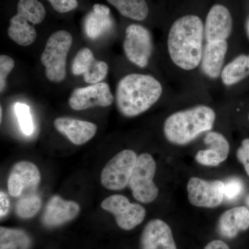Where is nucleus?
<instances>
[{
	"label": "nucleus",
	"instance_id": "obj_37",
	"mask_svg": "<svg viewBox=\"0 0 249 249\" xmlns=\"http://www.w3.org/2000/svg\"></svg>",
	"mask_w": 249,
	"mask_h": 249
},
{
	"label": "nucleus",
	"instance_id": "obj_35",
	"mask_svg": "<svg viewBox=\"0 0 249 249\" xmlns=\"http://www.w3.org/2000/svg\"><path fill=\"white\" fill-rule=\"evenodd\" d=\"M247 33H248V35L249 36V18L248 19V21L247 22Z\"/></svg>",
	"mask_w": 249,
	"mask_h": 249
},
{
	"label": "nucleus",
	"instance_id": "obj_26",
	"mask_svg": "<svg viewBox=\"0 0 249 249\" xmlns=\"http://www.w3.org/2000/svg\"><path fill=\"white\" fill-rule=\"evenodd\" d=\"M16 206V213L18 217L29 219L34 217L41 208V199L34 192L22 194Z\"/></svg>",
	"mask_w": 249,
	"mask_h": 249
},
{
	"label": "nucleus",
	"instance_id": "obj_21",
	"mask_svg": "<svg viewBox=\"0 0 249 249\" xmlns=\"http://www.w3.org/2000/svg\"><path fill=\"white\" fill-rule=\"evenodd\" d=\"M8 35L18 45L27 47L35 42L37 33L34 25L16 14L10 19Z\"/></svg>",
	"mask_w": 249,
	"mask_h": 249
},
{
	"label": "nucleus",
	"instance_id": "obj_31",
	"mask_svg": "<svg viewBox=\"0 0 249 249\" xmlns=\"http://www.w3.org/2000/svg\"><path fill=\"white\" fill-rule=\"evenodd\" d=\"M52 7L59 13H67L76 9L78 6L77 0H48Z\"/></svg>",
	"mask_w": 249,
	"mask_h": 249
},
{
	"label": "nucleus",
	"instance_id": "obj_16",
	"mask_svg": "<svg viewBox=\"0 0 249 249\" xmlns=\"http://www.w3.org/2000/svg\"><path fill=\"white\" fill-rule=\"evenodd\" d=\"M204 142L209 146L196 153V160L205 166H217L227 160L230 152V145L223 134L210 132L205 137Z\"/></svg>",
	"mask_w": 249,
	"mask_h": 249
},
{
	"label": "nucleus",
	"instance_id": "obj_11",
	"mask_svg": "<svg viewBox=\"0 0 249 249\" xmlns=\"http://www.w3.org/2000/svg\"><path fill=\"white\" fill-rule=\"evenodd\" d=\"M38 168L34 163L27 160L18 162L14 165L8 178V191L10 196L18 197L23 194L36 191L40 182Z\"/></svg>",
	"mask_w": 249,
	"mask_h": 249
},
{
	"label": "nucleus",
	"instance_id": "obj_9",
	"mask_svg": "<svg viewBox=\"0 0 249 249\" xmlns=\"http://www.w3.org/2000/svg\"><path fill=\"white\" fill-rule=\"evenodd\" d=\"M188 200L196 207L213 209L224 199V182L220 180L206 181L192 178L187 185Z\"/></svg>",
	"mask_w": 249,
	"mask_h": 249
},
{
	"label": "nucleus",
	"instance_id": "obj_32",
	"mask_svg": "<svg viewBox=\"0 0 249 249\" xmlns=\"http://www.w3.org/2000/svg\"><path fill=\"white\" fill-rule=\"evenodd\" d=\"M10 209V200L9 196L1 191L0 193V217L1 219L6 217L9 213Z\"/></svg>",
	"mask_w": 249,
	"mask_h": 249
},
{
	"label": "nucleus",
	"instance_id": "obj_23",
	"mask_svg": "<svg viewBox=\"0 0 249 249\" xmlns=\"http://www.w3.org/2000/svg\"><path fill=\"white\" fill-rule=\"evenodd\" d=\"M124 17L134 20H143L148 15L145 0H107Z\"/></svg>",
	"mask_w": 249,
	"mask_h": 249
},
{
	"label": "nucleus",
	"instance_id": "obj_18",
	"mask_svg": "<svg viewBox=\"0 0 249 249\" xmlns=\"http://www.w3.org/2000/svg\"><path fill=\"white\" fill-rule=\"evenodd\" d=\"M227 51V40L207 42L201 62V70L206 76L213 79L221 76Z\"/></svg>",
	"mask_w": 249,
	"mask_h": 249
},
{
	"label": "nucleus",
	"instance_id": "obj_36",
	"mask_svg": "<svg viewBox=\"0 0 249 249\" xmlns=\"http://www.w3.org/2000/svg\"><path fill=\"white\" fill-rule=\"evenodd\" d=\"M247 206H248L249 210V196H248V197H247Z\"/></svg>",
	"mask_w": 249,
	"mask_h": 249
},
{
	"label": "nucleus",
	"instance_id": "obj_2",
	"mask_svg": "<svg viewBox=\"0 0 249 249\" xmlns=\"http://www.w3.org/2000/svg\"><path fill=\"white\" fill-rule=\"evenodd\" d=\"M163 92L160 82L150 75L130 73L119 82L116 99L118 109L126 117L148 110Z\"/></svg>",
	"mask_w": 249,
	"mask_h": 249
},
{
	"label": "nucleus",
	"instance_id": "obj_12",
	"mask_svg": "<svg viewBox=\"0 0 249 249\" xmlns=\"http://www.w3.org/2000/svg\"><path fill=\"white\" fill-rule=\"evenodd\" d=\"M71 70L76 76L83 74L85 81L92 85L105 79L109 67L106 62L96 60L89 49L83 48L78 51L75 56Z\"/></svg>",
	"mask_w": 249,
	"mask_h": 249
},
{
	"label": "nucleus",
	"instance_id": "obj_10",
	"mask_svg": "<svg viewBox=\"0 0 249 249\" xmlns=\"http://www.w3.org/2000/svg\"><path fill=\"white\" fill-rule=\"evenodd\" d=\"M114 101L109 85L98 83L78 88L71 93L69 105L74 110H85L93 107H108Z\"/></svg>",
	"mask_w": 249,
	"mask_h": 249
},
{
	"label": "nucleus",
	"instance_id": "obj_4",
	"mask_svg": "<svg viewBox=\"0 0 249 249\" xmlns=\"http://www.w3.org/2000/svg\"><path fill=\"white\" fill-rule=\"evenodd\" d=\"M72 42L71 34L64 30L55 31L47 40L40 60L45 67L46 77L49 81L61 83L65 80L67 54Z\"/></svg>",
	"mask_w": 249,
	"mask_h": 249
},
{
	"label": "nucleus",
	"instance_id": "obj_13",
	"mask_svg": "<svg viewBox=\"0 0 249 249\" xmlns=\"http://www.w3.org/2000/svg\"><path fill=\"white\" fill-rule=\"evenodd\" d=\"M232 29V19L229 9L220 4L213 6L205 24L204 36L207 42L227 40Z\"/></svg>",
	"mask_w": 249,
	"mask_h": 249
},
{
	"label": "nucleus",
	"instance_id": "obj_30",
	"mask_svg": "<svg viewBox=\"0 0 249 249\" xmlns=\"http://www.w3.org/2000/svg\"><path fill=\"white\" fill-rule=\"evenodd\" d=\"M236 156L239 161L244 165L246 173L249 177V139H245L242 141Z\"/></svg>",
	"mask_w": 249,
	"mask_h": 249
},
{
	"label": "nucleus",
	"instance_id": "obj_6",
	"mask_svg": "<svg viewBox=\"0 0 249 249\" xmlns=\"http://www.w3.org/2000/svg\"><path fill=\"white\" fill-rule=\"evenodd\" d=\"M137 154L124 150L107 162L101 175V183L111 191H119L129 185L131 175L137 162Z\"/></svg>",
	"mask_w": 249,
	"mask_h": 249
},
{
	"label": "nucleus",
	"instance_id": "obj_17",
	"mask_svg": "<svg viewBox=\"0 0 249 249\" xmlns=\"http://www.w3.org/2000/svg\"><path fill=\"white\" fill-rule=\"evenodd\" d=\"M54 126L72 143L77 145L89 142L97 132V126L93 123L70 117L58 118L54 121Z\"/></svg>",
	"mask_w": 249,
	"mask_h": 249
},
{
	"label": "nucleus",
	"instance_id": "obj_14",
	"mask_svg": "<svg viewBox=\"0 0 249 249\" xmlns=\"http://www.w3.org/2000/svg\"><path fill=\"white\" fill-rule=\"evenodd\" d=\"M141 249H178L169 225L159 219L147 223L141 237Z\"/></svg>",
	"mask_w": 249,
	"mask_h": 249
},
{
	"label": "nucleus",
	"instance_id": "obj_20",
	"mask_svg": "<svg viewBox=\"0 0 249 249\" xmlns=\"http://www.w3.org/2000/svg\"><path fill=\"white\" fill-rule=\"evenodd\" d=\"M110 9L106 5H93L92 12L85 19V29L87 35L91 39H96L112 27Z\"/></svg>",
	"mask_w": 249,
	"mask_h": 249
},
{
	"label": "nucleus",
	"instance_id": "obj_33",
	"mask_svg": "<svg viewBox=\"0 0 249 249\" xmlns=\"http://www.w3.org/2000/svg\"><path fill=\"white\" fill-rule=\"evenodd\" d=\"M204 249H230L227 243L222 240H215L211 241Z\"/></svg>",
	"mask_w": 249,
	"mask_h": 249
},
{
	"label": "nucleus",
	"instance_id": "obj_27",
	"mask_svg": "<svg viewBox=\"0 0 249 249\" xmlns=\"http://www.w3.org/2000/svg\"><path fill=\"white\" fill-rule=\"evenodd\" d=\"M14 109L21 130L26 135H31L34 127L30 107L24 103H17L15 104Z\"/></svg>",
	"mask_w": 249,
	"mask_h": 249
},
{
	"label": "nucleus",
	"instance_id": "obj_15",
	"mask_svg": "<svg viewBox=\"0 0 249 249\" xmlns=\"http://www.w3.org/2000/svg\"><path fill=\"white\" fill-rule=\"evenodd\" d=\"M79 205L73 201H66L60 196L51 198L46 206L42 224L47 227H56L73 220L79 214Z\"/></svg>",
	"mask_w": 249,
	"mask_h": 249
},
{
	"label": "nucleus",
	"instance_id": "obj_1",
	"mask_svg": "<svg viewBox=\"0 0 249 249\" xmlns=\"http://www.w3.org/2000/svg\"><path fill=\"white\" fill-rule=\"evenodd\" d=\"M204 28L198 16L188 15L178 18L170 28L168 49L175 65L186 71L201 64Z\"/></svg>",
	"mask_w": 249,
	"mask_h": 249
},
{
	"label": "nucleus",
	"instance_id": "obj_19",
	"mask_svg": "<svg viewBox=\"0 0 249 249\" xmlns=\"http://www.w3.org/2000/svg\"><path fill=\"white\" fill-rule=\"evenodd\" d=\"M249 228V210L245 206H237L228 210L219 217L218 229L223 237L232 239L239 232Z\"/></svg>",
	"mask_w": 249,
	"mask_h": 249
},
{
	"label": "nucleus",
	"instance_id": "obj_24",
	"mask_svg": "<svg viewBox=\"0 0 249 249\" xmlns=\"http://www.w3.org/2000/svg\"><path fill=\"white\" fill-rule=\"evenodd\" d=\"M31 240L21 229L0 228V249H30Z\"/></svg>",
	"mask_w": 249,
	"mask_h": 249
},
{
	"label": "nucleus",
	"instance_id": "obj_25",
	"mask_svg": "<svg viewBox=\"0 0 249 249\" xmlns=\"http://www.w3.org/2000/svg\"><path fill=\"white\" fill-rule=\"evenodd\" d=\"M17 15L32 25L40 24L45 19L46 10L38 0H19Z\"/></svg>",
	"mask_w": 249,
	"mask_h": 249
},
{
	"label": "nucleus",
	"instance_id": "obj_28",
	"mask_svg": "<svg viewBox=\"0 0 249 249\" xmlns=\"http://www.w3.org/2000/svg\"><path fill=\"white\" fill-rule=\"evenodd\" d=\"M245 190L244 183L238 178H231L224 183V198L227 200H235Z\"/></svg>",
	"mask_w": 249,
	"mask_h": 249
},
{
	"label": "nucleus",
	"instance_id": "obj_8",
	"mask_svg": "<svg viewBox=\"0 0 249 249\" xmlns=\"http://www.w3.org/2000/svg\"><path fill=\"white\" fill-rule=\"evenodd\" d=\"M101 207L112 214L118 226L125 231L137 227L146 214L142 205L130 203L126 196L121 195H114L106 198L101 204Z\"/></svg>",
	"mask_w": 249,
	"mask_h": 249
},
{
	"label": "nucleus",
	"instance_id": "obj_22",
	"mask_svg": "<svg viewBox=\"0 0 249 249\" xmlns=\"http://www.w3.org/2000/svg\"><path fill=\"white\" fill-rule=\"evenodd\" d=\"M249 76V54H242L223 69L221 78L227 86L237 84Z\"/></svg>",
	"mask_w": 249,
	"mask_h": 249
},
{
	"label": "nucleus",
	"instance_id": "obj_5",
	"mask_svg": "<svg viewBox=\"0 0 249 249\" xmlns=\"http://www.w3.org/2000/svg\"><path fill=\"white\" fill-rule=\"evenodd\" d=\"M157 164L150 154L139 155L130 177L129 186L137 201L149 204L157 199L159 188L154 182Z\"/></svg>",
	"mask_w": 249,
	"mask_h": 249
},
{
	"label": "nucleus",
	"instance_id": "obj_34",
	"mask_svg": "<svg viewBox=\"0 0 249 249\" xmlns=\"http://www.w3.org/2000/svg\"><path fill=\"white\" fill-rule=\"evenodd\" d=\"M0 121H1H1H2V108H0Z\"/></svg>",
	"mask_w": 249,
	"mask_h": 249
},
{
	"label": "nucleus",
	"instance_id": "obj_3",
	"mask_svg": "<svg viewBox=\"0 0 249 249\" xmlns=\"http://www.w3.org/2000/svg\"><path fill=\"white\" fill-rule=\"evenodd\" d=\"M215 118L213 109L206 106L177 111L165 121L163 133L171 143L186 145L204 132L211 130Z\"/></svg>",
	"mask_w": 249,
	"mask_h": 249
},
{
	"label": "nucleus",
	"instance_id": "obj_7",
	"mask_svg": "<svg viewBox=\"0 0 249 249\" xmlns=\"http://www.w3.org/2000/svg\"><path fill=\"white\" fill-rule=\"evenodd\" d=\"M124 53L129 61L142 68L148 65L153 51L150 31L139 24H131L125 31Z\"/></svg>",
	"mask_w": 249,
	"mask_h": 249
},
{
	"label": "nucleus",
	"instance_id": "obj_29",
	"mask_svg": "<svg viewBox=\"0 0 249 249\" xmlns=\"http://www.w3.org/2000/svg\"><path fill=\"white\" fill-rule=\"evenodd\" d=\"M15 67L14 59L9 55L0 56V91L3 92L6 84V78Z\"/></svg>",
	"mask_w": 249,
	"mask_h": 249
}]
</instances>
